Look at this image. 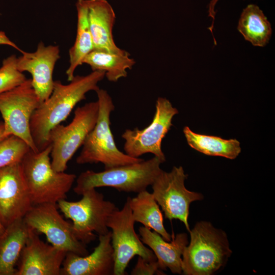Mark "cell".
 Listing matches in <instances>:
<instances>
[{"instance_id": "7a4b0ae2", "label": "cell", "mask_w": 275, "mask_h": 275, "mask_svg": "<svg viewBox=\"0 0 275 275\" xmlns=\"http://www.w3.org/2000/svg\"><path fill=\"white\" fill-rule=\"evenodd\" d=\"M182 256L184 275H212L223 268L232 253L226 233L207 221L190 230Z\"/></svg>"}, {"instance_id": "6da1fadb", "label": "cell", "mask_w": 275, "mask_h": 275, "mask_svg": "<svg viewBox=\"0 0 275 275\" xmlns=\"http://www.w3.org/2000/svg\"><path fill=\"white\" fill-rule=\"evenodd\" d=\"M104 77V72L92 71L86 75H74L68 84L54 81L50 95L34 111L30 121L31 134L38 151L50 144V130L68 118L87 93L96 92Z\"/></svg>"}, {"instance_id": "9c48e42d", "label": "cell", "mask_w": 275, "mask_h": 275, "mask_svg": "<svg viewBox=\"0 0 275 275\" xmlns=\"http://www.w3.org/2000/svg\"><path fill=\"white\" fill-rule=\"evenodd\" d=\"M41 104L31 79L0 94V113L4 120V134L23 140L31 150L38 151L30 131V121Z\"/></svg>"}, {"instance_id": "52a82bcc", "label": "cell", "mask_w": 275, "mask_h": 275, "mask_svg": "<svg viewBox=\"0 0 275 275\" xmlns=\"http://www.w3.org/2000/svg\"><path fill=\"white\" fill-rule=\"evenodd\" d=\"M99 112L98 101L87 103L77 107L72 121L67 125L59 124L49 134L51 145L50 153L52 168L57 172H65L67 164L87 136L95 126Z\"/></svg>"}, {"instance_id": "f1b7e54d", "label": "cell", "mask_w": 275, "mask_h": 275, "mask_svg": "<svg viewBox=\"0 0 275 275\" xmlns=\"http://www.w3.org/2000/svg\"><path fill=\"white\" fill-rule=\"evenodd\" d=\"M218 1V0H211L209 5V9H208L209 16H210L213 19L212 25L209 28L212 33L213 22H214V16L215 14V12L214 11V7Z\"/></svg>"}, {"instance_id": "7402d4cb", "label": "cell", "mask_w": 275, "mask_h": 275, "mask_svg": "<svg viewBox=\"0 0 275 275\" xmlns=\"http://www.w3.org/2000/svg\"><path fill=\"white\" fill-rule=\"evenodd\" d=\"M83 64L88 65L92 71L105 72V76L112 82H116L127 75V70L135 64L127 52L124 54L93 50L84 59Z\"/></svg>"}, {"instance_id": "603a6c76", "label": "cell", "mask_w": 275, "mask_h": 275, "mask_svg": "<svg viewBox=\"0 0 275 275\" xmlns=\"http://www.w3.org/2000/svg\"><path fill=\"white\" fill-rule=\"evenodd\" d=\"M183 131L189 146L204 154L234 159L241 152L240 142L236 139L226 140L216 136L199 134L188 126L184 127Z\"/></svg>"}, {"instance_id": "ba28073f", "label": "cell", "mask_w": 275, "mask_h": 275, "mask_svg": "<svg viewBox=\"0 0 275 275\" xmlns=\"http://www.w3.org/2000/svg\"><path fill=\"white\" fill-rule=\"evenodd\" d=\"M134 221L128 197L121 210L118 208L108 217L107 226L111 229V244L114 259L113 275L127 274L126 269L136 255L149 261L157 260L152 251L146 247L134 230Z\"/></svg>"}, {"instance_id": "4fadbf2b", "label": "cell", "mask_w": 275, "mask_h": 275, "mask_svg": "<svg viewBox=\"0 0 275 275\" xmlns=\"http://www.w3.org/2000/svg\"><path fill=\"white\" fill-rule=\"evenodd\" d=\"M33 205L21 162L0 168V224L6 228L23 218Z\"/></svg>"}, {"instance_id": "ffe728a7", "label": "cell", "mask_w": 275, "mask_h": 275, "mask_svg": "<svg viewBox=\"0 0 275 275\" xmlns=\"http://www.w3.org/2000/svg\"><path fill=\"white\" fill-rule=\"evenodd\" d=\"M130 206L135 222L155 231L168 241L172 240V235L165 229L162 212L152 193L146 189L133 198L130 197Z\"/></svg>"}, {"instance_id": "8fae6325", "label": "cell", "mask_w": 275, "mask_h": 275, "mask_svg": "<svg viewBox=\"0 0 275 275\" xmlns=\"http://www.w3.org/2000/svg\"><path fill=\"white\" fill-rule=\"evenodd\" d=\"M155 113L151 123L146 128L127 129L122 134L124 140V150L128 155L134 158L151 153L163 162L166 157L161 150V142L173 125L172 121L178 113L176 108L167 99L158 97Z\"/></svg>"}, {"instance_id": "cb8c5ba5", "label": "cell", "mask_w": 275, "mask_h": 275, "mask_svg": "<svg viewBox=\"0 0 275 275\" xmlns=\"http://www.w3.org/2000/svg\"><path fill=\"white\" fill-rule=\"evenodd\" d=\"M237 29L246 40L256 46H265L272 34L270 22L263 11L254 4L243 9Z\"/></svg>"}, {"instance_id": "f546056e", "label": "cell", "mask_w": 275, "mask_h": 275, "mask_svg": "<svg viewBox=\"0 0 275 275\" xmlns=\"http://www.w3.org/2000/svg\"><path fill=\"white\" fill-rule=\"evenodd\" d=\"M8 136H6L4 134V127L3 123H0V141L3 140L4 138L7 137Z\"/></svg>"}, {"instance_id": "8992f818", "label": "cell", "mask_w": 275, "mask_h": 275, "mask_svg": "<svg viewBox=\"0 0 275 275\" xmlns=\"http://www.w3.org/2000/svg\"><path fill=\"white\" fill-rule=\"evenodd\" d=\"M81 195L78 201L64 199L58 202L57 206L65 217L72 220L76 238L87 244L95 239V233L99 236L109 231L107 226L108 217L118 208L113 202L105 200L96 188L87 190Z\"/></svg>"}, {"instance_id": "9a60e30c", "label": "cell", "mask_w": 275, "mask_h": 275, "mask_svg": "<svg viewBox=\"0 0 275 275\" xmlns=\"http://www.w3.org/2000/svg\"><path fill=\"white\" fill-rule=\"evenodd\" d=\"M57 45H45L40 42L36 51H23L17 59V68L21 72H28L32 75V86L41 103L50 95L54 81L53 72L56 63L60 58Z\"/></svg>"}, {"instance_id": "4dcf8cb0", "label": "cell", "mask_w": 275, "mask_h": 275, "mask_svg": "<svg viewBox=\"0 0 275 275\" xmlns=\"http://www.w3.org/2000/svg\"><path fill=\"white\" fill-rule=\"evenodd\" d=\"M5 229V228L2 225L0 224V235L4 232Z\"/></svg>"}, {"instance_id": "7c38bea8", "label": "cell", "mask_w": 275, "mask_h": 275, "mask_svg": "<svg viewBox=\"0 0 275 275\" xmlns=\"http://www.w3.org/2000/svg\"><path fill=\"white\" fill-rule=\"evenodd\" d=\"M23 218L29 228L44 234L52 245L79 256L89 254L86 244L75 236L72 224L60 214L57 204L33 205Z\"/></svg>"}, {"instance_id": "30bf717a", "label": "cell", "mask_w": 275, "mask_h": 275, "mask_svg": "<svg viewBox=\"0 0 275 275\" xmlns=\"http://www.w3.org/2000/svg\"><path fill=\"white\" fill-rule=\"evenodd\" d=\"M187 177L183 168L173 167L170 172L161 170L152 184V195L161 208L166 218L178 219L189 232L188 222L190 204L202 200L200 193L188 190L185 186Z\"/></svg>"}, {"instance_id": "d6986e66", "label": "cell", "mask_w": 275, "mask_h": 275, "mask_svg": "<svg viewBox=\"0 0 275 275\" xmlns=\"http://www.w3.org/2000/svg\"><path fill=\"white\" fill-rule=\"evenodd\" d=\"M29 227L23 218H19L6 227L0 235V275H15L25 244Z\"/></svg>"}, {"instance_id": "3957f363", "label": "cell", "mask_w": 275, "mask_h": 275, "mask_svg": "<svg viewBox=\"0 0 275 275\" xmlns=\"http://www.w3.org/2000/svg\"><path fill=\"white\" fill-rule=\"evenodd\" d=\"M51 145L35 152L30 149L21 161L24 179L33 203H56L66 199L76 179L74 174L57 172L50 158Z\"/></svg>"}, {"instance_id": "277c9868", "label": "cell", "mask_w": 275, "mask_h": 275, "mask_svg": "<svg viewBox=\"0 0 275 275\" xmlns=\"http://www.w3.org/2000/svg\"><path fill=\"white\" fill-rule=\"evenodd\" d=\"M96 93L99 104L97 120L82 146L76 163H101L105 169H108L144 160L132 157L117 148L111 129L110 116L115 109L113 101L105 90L99 88Z\"/></svg>"}, {"instance_id": "ac0fdd59", "label": "cell", "mask_w": 275, "mask_h": 275, "mask_svg": "<svg viewBox=\"0 0 275 275\" xmlns=\"http://www.w3.org/2000/svg\"><path fill=\"white\" fill-rule=\"evenodd\" d=\"M139 231L141 240L152 251L162 270L169 269L173 273H182V256L189 242L186 233L175 235L173 233L172 240L168 241L155 231L144 226L140 227Z\"/></svg>"}, {"instance_id": "484cf974", "label": "cell", "mask_w": 275, "mask_h": 275, "mask_svg": "<svg viewBox=\"0 0 275 275\" xmlns=\"http://www.w3.org/2000/svg\"><path fill=\"white\" fill-rule=\"evenodd\" d=\"M15 54L3 60L0 67V94L19 86L27 78L17 68Z\"/></svg>"}, {"instance_id": "d4e9b609", "label": "cell", "mask_w": 275, "mask_h": 275, "mask_svg": "<svg viewBox=\"0 0 275 275\" xmlns=\"http://www.w3.org/2000/svg\"><path fill=\"white\" fill-rule=\"evenodd\" d=\"M31 149L20 138L10 135L0 141V168L21 162L25 154Z\"/></svg>"}, {"instance_id": "2e32d148", "label": "cell", "mask_w": 275, "mask_h": 275, "mask_svg": "<svg viewBox=\"0 0 275 275\" xmlns=\"http://www.w3.org/2000/svg\"><path fill=\"white\" fill-rule=\"evenodd\" d=\"M99 243L91 254L85 256L67 253L60 275H111L114 259L111 244V231L99 235Z\"/></svg>"}, {"instance_id": "44dd1931", "label": "cell", "mask_w": 275, "mask_h": 275, "mask_svg": "<svg viewBox=\"0 0 275 275\" xmlns=\"http://www.w3.org/2000/svg\"><path fill=\"white\" fill-rule=\"evenodd\" d=\"M77 30L75 42L69 50V66L66 71L67 80L74 76L76 68L82 65L85 57L93 50L94 44L88 19L86 0H77Z\"/></svg>"}, {"instance_id": "4316f807", "label": "cell", "mask_w": 275, "mask_h": 275, "mask_svg": "<svg viewBox=\"0 0 275 275\" xmlns=\"http://www.w3.org/2000/svg\"><path fill=\"white\" fill-rule=\"evenodd\" d=\"M131 275H163L166 274L156 261H148L138 256L136 263L131 271Z\"/></svg>"}, {"instance_id": "e0dca14e", "label": "cell", "mask_w": 275, "mask_h": 275, "mask_svg": "<svg viewBox=\"0 0 275 275\" xmlns=\"http://www.w3.org/2000/svg\"><path fill=\"white\" fill-rule=\"evenodd\" d=\"M88 19L94 44V50L124 54L125 50L115 43L113 30L116 15L106 0H86Z\"/></svg>"}, {"instance_id": "5bb4252c", "label": "cell", "mask_w": 275, "mask_h": 275, "mask_svg": "<svg viewBox=\"0 0 275 275\" xmlns=\"http://www.w3.org/2000/svg\"><path fill=\"white\" fill-rule=\"evenodd\" d=\"M67 252L43 241L35 230L29 228L15 275H60Z\"/></svg>"}, {"instance_id": "83f0119b", "label": "cell", "mask_w": 275, "mask_h": 275, "mask_svg": "<svg viewBox=\"0 0 275 275\" xmlns=\"http://www.w3.org/2000/svg\"><path fill=\"white\" fill-rule=\"evenodd\" d=\"M0 45H9L18 50L21 53L23 52V50L12 41L3 31H0Z\"/></svg>"}, {"instance_id": "5b68a950", "label": "cell", "mask_w": 275, "mask_h": 275, "mask_svg": "<svg viewBox=\"0 0 275 275\" xmlns=\"http://www.w3.org/2000/svg\"><path fill=\"white\" fill-rule=\"evenodd\" d=\"M163 161L156 156L147 160L115 167L96 172L87 170L76 178L73 190L81 195L97 187H110L120 191L139 193L146 190L162 170Z\"/></svg>"}]
</instances>
